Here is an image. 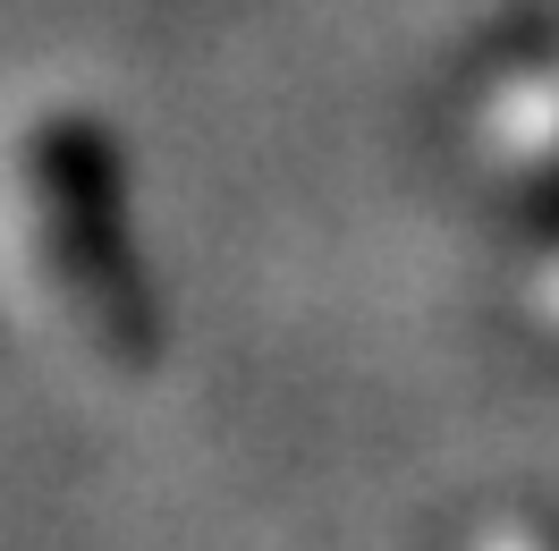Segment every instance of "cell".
<instances>
[{
  "mask_svg": "<svg viewBox=\"0 0 559 551\" xmlns=\"http://www.w3.org/2000/svg\"><path fill=\"white\" fill-rule=\"evenodd\" d=\"M475 551H559V543H551V535H534V526H484Z\"/></svg>",
  "mask_w": 559,
  "mask_h": 551,
  "instance_id": "obj_2",
  "label": "cell"
},
{
  "mask_svg": "<svg viewBox=\"0 0 559 551\" xmlns=\"http://www.w3.org/2000/svg\"><path fill=\"white\" fill-rule=\"evenodd\" d=\"M17 221L26 255L60 331L76 356H94L110 374H136L153 356V289L128 246V178L110 137L85 110H43L17 137Z\"/></svg>",
  "mask_w": 559,
  "mask_h": 551,
  "instance_id": "obj_1",
  "label": "cell"
},
{
  "mask_svg": "<svg viewBox=\"0 0 559 551\" xmlns=\"http://www.w3.org/2000/svg\"><path fill=\"white\" fill-rule=\"evenodd\" d=\"M534 323H543V331H559V255L534 272Z\"/></svg>",
  "mask_w": 559,
  "mask_h": 551,
  "instance_id": "obj_3",
  "label": "cell"
}]
</instances>
